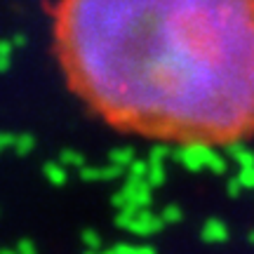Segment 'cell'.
I'll use <instances>...</instances> for the list:
<instances>
[{
  "label": "cell",
  "instance_id": "obj_1",
  "mask_svg": "<svg viewBox=\"0 0 254 254\" xmlns=\"http://www.w3.org/2000/svg\"><path fill=\"white\" fill-rule=\"evenodd\" d=\"M68 52L127 127L184 146L254 134V0H73Z\"/></svg>",
  "mask_w": 254,
  "mask_h": 254
},
{
  "label": "cell",
  "instance_id": "obj_2",
  "mask_svg": "<svg viewBox=\"0 0 254 254\" xmlns=\"http://www.w3.org/2000/svg\"><path fill=\"white\" fill-rule=\"evenodd\" d=\"M174 160L189 172L226 174L228 170V160L221 153L212 151V146H200V144L184 146L182 151L174 153Z\"/></svg>",
  "mask_w": 254,
  "mask_h": 254
},
{
  "label": "cell",
  "instance_id": "obj_3",
  "mask_svg": "<svg viewBox=\"0 0 254 254\" xmlns=\"http://www.w3.org/2000/svg\"><path fill=\"white\" fill-rule=\"evenodd\" d=\"M120 228H125L127 233H132V236H139V238H148L158 233V231H163L165 224L160 214H155L151 209H118V217H116Z\"/></svg>",
  "mask_w": 254,
  "mask_h": 254
},
{
  "label": "cell",
  "instance_id": "obj_4",
  "mask_svg": "<svg viewBox=\"0 0 254 254\" xmlns=\"http://www.w3.org/2000/svg\"><path fill=\"white\" fill-rule=\"evenodd\" d=\"M153 202V189H148L146 184L125 182L123 189L113 193V207L116 209H148Z\"/></svg>",
  "mask_w": 254,
  "mask_h": 254
},
{
  "label": "cell",
  "instance_id": "obj_5",
  "mask_svg": "<svg viewBox=\"0 0 254 254\" xmlns=\"http://www.w3.org/2000/svg\"><path fill=\"white\" fill-rule=\"evenodd\" d=\"M200 238L207 245H224L228 240V226L221 219H207L205 226L200 228Z\"/></svg>",
  "mask_w": 254,
  "mask_h": 254
},
{
  "label": "cell",
  "instance_id": "obj_6",
  "mask_svg": "<svg viewBox=\"0 0 254 254\" xmlns=\"http://www.w3.org/2000/svg\"><path fill=\"white\" fill-rule=\"evenodd\" d=\"M136 160V153L132 146H118V148H113L109 153V165H116L120 167L123 172H127V167Z\"/></svg>",
  "mask_w": 254,
  "mask_h": 254
},
{
  "label": "cell",
  "instance_id": "obj_7",
  "mask_svg": "<svg viewBox=\"0 0 254 254\" xmlns=\"http://www.w3.org/2000/svg\"><path fill=\"white\" fill-rule=\"evenodd\" d=\"M43 174H45V179L52 186H57V189H62V186H66V182H68V170L64 167L59 160H55V163H47L45 170H43Z\"/></svg>",
  "mask_w": 254,
  "mask_h": 254
},
{
  "label": "cell",
  "instance_id": "obj_8",
  "mask_svg": "<svg viewBox=\"0 0 254 254\" xmlns=\"http://www.w3.org/2000/svg\"><path fill=\"white\" fill-rule=\"evenodd\" d=\"M59 163H62L68 172H80L82 167L87 165V160H85V155H82L80 151H73V148H68V151H64V153L59 155Z\"/></svg>",
  "mask_w": 254,
  "mask_h": 254
},
{
  "label": "cell",
  "instance_id": "obj_9",
  "mask_svg": "<svg viewBox=\"0 0 254 254\" xmlns=\"http://www.w3.org/2000/svg\"><path fill=\"white\" fill-rule=\"evenodd\" d=\"M231 160L240 167V170H247V167H254V151H250V148H245V146H231Z\"/></svg>",
  "mask_w": 254,
  "mask_h": 254
},
{
  "label": "cell",
  "instance_id": "obj_10",
  "mask_svg": "<svg viewBox=\"0 0 254 254\" xmlns=\"http://www.w3.org/2000/svg\"><path fill=\"white\" fill-rule=\"evenodd\" d=\"M146 177H148V163L144 160H139L136 158L134 163L127 167L125 172V182H134V184H146Z\"/></svg>",
  "mask_w": 254,
  "mask_h": 254
},
{
  "label": "cell",
  "instance_id": "obj_11",
  "mask_svg": "<svg viewBox=\"0 0 254 254\" xmlns=\"http://www.w3.org/2000/svg\"><path fill=\"white\" fill-rule=\"evenodd\" d=\"M165 179H167V167L165 165H148V177H146V186L148 189H160Z\"/></svg>",
  "mask_w": 254,
  "mask_h": 254
},
{
  "label": "cell",
  "instance_id": "obj_12",
  "mask_svg": "<svg viewBox=\"0 0 254 254\" xmlns=\"http://www.w3.org/2000/svg\"><path fill=\"white\" fill-rule=\"evenodd\" d=\"M14 62V45L12 40H0V73H7Z\"/></svg>",
  "mask_w": 254,
  "mask_h": 254
},
{
  "label": "cell",
  "instance_id": "obj_13",
  "mask_svg": "<svg viewBox=\"0 0 254 254\" xmlns=\"http://www.w3.org/2000/svg\"><path fill=\"white\" fill-rule=\"evenodd\" d=\"M160 219H163L165 226H174V224H179L184 219V212L179 205H165L163 212H160Z\"/></svg>",
  "mask_w": 254,
  "mask_h": 254
},
{
  "label": "cell",
  "instance_id": "obj_14",
  "mask_svg": "<svg viewBox=\"0 0 254 254\" xmlns=\"http://www.w3.org/2000/svg\"><path fill=\"white\" fill-rule=\"evenodd\" d=\"M36 148V139L31 134H17V141H14V153L17 155H28L33 153Z\"/></svg>",
  "mask_w": 254,
  "mask_h": 254
},
{
  "label": "cell",
  "instance_id": "obj_15",
  "mask_svg": "<svg viewBox=\"0 0 254 254\" xmlns=\"http://www.w3.org/2000/svg\"><path fill=\"white\" fill-rule=\"evenodd\" d=\"M113 250H116V254H155V250L151 245H127V243H120Z\"/></svg>",
  "mask_w": 254,
  "mask_h": 254
},
{
  "label": "cell",
  "instance_id": "obj_16",
  "mask_svg": "<svg viewBox=\"0 0 254 254\" xmlns=\"http://www.w3.org/2000/svg\"><path fill=\"white\" fill-rule=\"evenodd\" d=\"M82 243H85V250H92V252H101L104 250V240L97 231H85L82 233Z\"/></svg>",
  "mask_w": 254,
  "mask_h": 254
},
{
  "label": "cell",
  "instance_id": "obj_17",
  "mask_svg": "<svg viewBox=\"0 0 254 254\" xmlns=\"http://www.w3.org/2000/svg\"><path fill=\"white\" fill-rule=\"evenodd\" d=\"M238 184L243 186V190H254V167L247 170H238Z\"/></svg>",
  "mask_w": 254,
  "mask_h": 254
},
{
  "label": "cell",
  "instance_id": "obj_18",
  "mask_svg": "<svg viewBox=\"0 0 254 254\" xmlns=\"http://www.w3.org/2000/svg\"><path fill=\"white\" fill-rule=\"evenodd\" d=\"M14 141H17V134H12V132H0V155L14 153Z\"/></svg>",
  "mask_w": 254,
  "mask_h": 254
},
{
  "label": "cell",
  "instance_id": "obj_19",
  "mask_svg": "<svg viewBox=\"0 0 254 254\" xmlns=\"http://www.w3.org/2000/svg\"><path fill=\"white\" fill-rule=\"evenodd\" d=\"M14 250H17V254H38V247L31 240H21Z\"/></svg>",
  "mask_w": 254,
  "mask_h": 254
},
{
  "label": "cell",
  "instance_id": "obj_20",
  "mask_svg": "<svg viewBox=\"0 0 254 254\" xmlns=\"http://www.w3.org/2000/svg\"><path fill=\"white\" fill-rule=\"evenodd\" d=\"M240 190H243V186L238 184V179H231V182H228V195H240Z\"/></svg>",
  "mask_w": 254,
  "mask_h": 254
},
{
  "label": "cell",
  "instance_id": "obj_21",
  "mask_svg": "<svg viewBox=\"0 0 254 254\" xmlns=\"http://www.w3.org/2000/svg\"><path fill=\"white\" fill-rule=\"evenodd\" d=\"M9 40H12L14 50H17V47H24V45H26V38H24V36H14V38H9Z\"/></svg>",
  "mask_w": 254,
  "mask_h": 254
},
{
  "label": "cell",
  "instance_id": "obj_22",
  "mask_svg": "<svg viewBox=\"0 0 254 254\" xmlns=\"http://www.w3.org/2000/svg\"><path fill=\"white\" fill-rule=\"evenodd\" d=\"M0 254H17V250H9V247H5V250H0Z\"/></svg>",
  "mask_w": 254,
  "mask_h": 254
},
{
  "label": "cell",
  "instance_id": "obj_23",
  "mask_svg": "<svg viewBox=\"0 0 254 254\" xmlns=\"http://www.w3.org/2000/svg\"><path fill=\"white\" fill-rule=\"evenodd\" d=\"M104 252V250H101ZM101 252H92V250H85V254H101Z\"/></svg>",
  "mask_w": 254,
  "mask_h": 254
},
{
  "label": "cell",
  "instance_id": "obj_24",
  "mask_svg": "<svg viewBox=\"0 0 254 254\" xmlns=\"http://www.w3.org/2000/svg\"><path fill=\"white\" fill-rule=\"evenodd\" d=\"M247 240H250V243H254V233H250V236H247Z\"/></svg>",
  "mask_w": 254,
  "mask_h": 254
}]
</instances>
